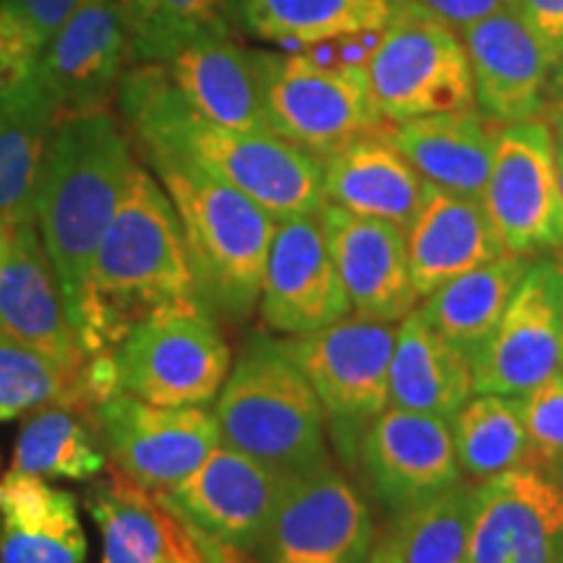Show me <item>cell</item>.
I'll return each mask as SVG.
<instances>
[{
	"label": "cell",
	"instance_id": "obj_1",
	"mask_svg": "<svg viewBox=\"0 0 563 563\" xmlns=\"http://www.w3.org/2000/svg\"><path fill=\"white\" fill-rule=\"evenodd\" d=\"M121 112L144 154H175L269 211L274 220L319 214L321 162L264 131L211 123L175 91L165 68L144 63L121 79Z\"/></svg>",
	"mask_w": 563,
	"mask_h": 563
},
{
	"label": "cell",
	"instance_id": "obj_2",
	"mask_svg": "<svg viewBox=\"0 0 563 563\" xmlns=\"http://www.w3.org/2000/svg\"><path fill=\"white\" fill-rule=\"evenodd\" d=\"M186 298H199V292L178 211L159 180L139 165L102 235L74 319L84 361L115 352L146 313Z\"/></svg>",
	"mask_w": 563,
	"mask_h": 563
},
{
	"label": "cell",
	"instance_id": "obj_3",
	"mask_svg": "<svg viewBox=\"0 0 563 563\" xmlns=\"http://www.w3.org/2000/svg\"><path fill=\"white\" fill-rule=\"evenodd\" d=\"M136 167L129 136L104 108L63 115L55 125L34 224L60 279L70 327L87 295L97 249Z\"/></svg>",
	"mask_w": 563,
	"mask_h": 563
},
{
	"label": "cell",
	"instance_id": "obj_4",
	"mask_svg": "<svg viewBox=\"0 0 563 563\" xmlns=\"http://www.w3.org/2000/svg\"><path fill=\"white\" fill-rule=\"evenodd\" d=\"M146 159L178 211L199 300L222 319L249 321L262 298L277 220L194 162L175 154Z\"/></svg>",
	"mask_w": 563,
	"mask_h": 563
},
{
	"label": "cell",
	"instance_id": "obj_5",
	"mask_svg": "<svg viewBox=\"0 0 563 563\" xmlns=\"http://www.w3.org/2000/svg\"><path fill=\"white\" fill-rule=\"evenodd\" d=\"M214 402L222 443L285 477L332 462L319 397L282 340L253 336Z\"/></svg>",
	"mask_w": 563,
	"mask_h": 563
},
{
	"label": "cell",
	"instance_id": "obj_6",
	"mask_svg": "<svg viewBox=\"0 0 563 563\" xmlns=\"http://www.w3.org/2000/svg\"><path fill=\"white\" fill-rule=\"evenodd\" d=\"M112 355L121 391L165 407L214 402L232 368L214 313L199 298L154 308Z\"/></svg>",
	"mask_w": 563,
	"mask_h": 563
},
{
	"label": "cell",
	"instance_id": "obj_7",
	"mask_svg": "<svg viewBox=\"0 0 563 563\" xmlns=\"http://www.w3.org/2000/svg\"><path fill=\"white\" fill-rule=\"evenodd\" d=\"M266 123L316 159L384 129L365 66L327 68L295 53L251 51Z\"/></svg>",
	"mask_w": 563,
	"mask_h": 563
},
{
	"label": "cell",
	"instance_id": "obj_8",
	"mask_svg": "<svg viewBox=\"0 0 563 563\" xmlns=\"http://www.w3.org/2000/svg\"><path fill=\"white\" fill-rule=\"evenodd\" d=\"M365 74L384 123L475 108L473 70L460 32L399 0Z\"/></svg>",
	"mask_w": 563,
	"mask_h": 563
},
{
	"label": "cell",
	"instance_id": "obj_9",
	"mask_svg": "<svg viewBox=\"0 0 563 563\" xmlns=\"http://www.w3.org/2000/svg\"><path fill=\"white\" fill-rule=\"evenodd\" d=\"M399 323L361 316L282 340L319 397L336 449L355 456L365 428L389 407V368Z\"/></svg>",
	"mask_w": 563,
	"mask_h": 563
},
{
	"label": "cell",
	"instance_id": "obj_10",
	"mask_svg": "<svg viewBox=\"0 0 563 563\" xmlns=\"http://www.w3.org/2000/svg\"><path fill=\"white\" fill-rule=\"evenodd\" d=\"M483 207L509 253L527 258L563 253V196L551 125L540 118L501 125Z\"/></svg>",
	"mask_w": 563,
	"mask_h": 563
},
{
	"label": "cell",
	"instance_id": "obj_11",
	"mask_svg": "<svg viewBox=\"0 0 563 563\" xmlns=\"http://www.w3.org/2000/svg\"><path fill=\"white\" fill-rule=\"evenodd\" d=\"M91 418L118 473L152 493L186 481L222 443L220 420L207 407L152 405L118 391Z\"/></svg>",
	"mask_w": 563,
	"mask_h": 563
},
{
	"label": "cell",
	"instance_id": "obj_12",
	"mask_svg": "<svg viewBox=\"0 0 563 563\" xmlns=\"http://www.w3.org/2000/svg\"><path fill=\"white\" fill-rule=\"evenodd\" d=\"M376 527L361 490L334 462L287 477L258 563H365Z\"/></svg>",
	"mask_w": 563,
	"mask_h": 563
},
{
	"label": "cell",
	"instance_id": "obj_13",
	"mask_svg": "<svg viewBox=\"0 0 563 563\" xmlns=\"http://www.w3.org/2000/svg\"><path fill=\"white\" fill-rule=\"evenodd\" d=\"M561 279L555 258H534L501 321L470 357L475 394L522 397L563 368Z\"/></svg>",
	"mask_w": 563,
	"mask_h": 563
},
{
	"label": "cell",
	"instance_id": "obj_14",
	"mask_svg": "<svg viewBox=\"0 0 563 563\" xmlns=\"http://www.w3.org/2000/svg\"><path fill=\"white\" fill-rule=\"evenodd\" d=\"M287 477L220 443L196 473L157 493L183 525L238 551H256L277 509Z\"/></svg>",
	"mask_w": 563,
	"mask_h": 563
},
{
	"label": "cell",
	"instance_id": "obj_15",
	"mask_svg": "<svg viewBox=\"0 0 563 563\" xmlns=\"http://www.w3.org/2000/svg\"><path fill=\"white\" fill-rule=\"evenodd\" d=\"M258 313L287 336L319 332L352 316L319 214L279 220L264 266Z\"/></svg>",
	"mask_w": 563,
	"mask_h": 563
},
{
	"label": "cell",
	"instance_id": "obj_16",
	"mask_svg": "<svg viewBox=\"0 0 563 563\" xmlns=\"http://www.w3.org/2000/svg\"><path fill=\"white\" fill-rule=\"evenodd\" d=\"M357 456L378 501L397 517L462 483L452 428L433 415L386 407L365 428Z\"/></svg>",
	"mask_w": 563,
	"mask_h": 563
},
{
	"label": "cell",
	"instance_id": "obj_17",
	"mask_svg": "<svg viewBox=\"0 0 563 563\" xmlns=\"http://www.w3.org/2000/svg\"><path fill=\"white\" fill-rule=\"evenodd\" d=\"M563 551V490L517 467L475 485L470 563H555Z\"/></svg>",
	"mask_w": 563,
	"mask_h": 563
},
{
	"label": "cell",
	"instance_id": "obj_18",
	"mask_svg": "<svg viewBox=\"0 0 563 563\" xmlns=\"http://www.w3.org/2000/svg\"><path fill=\"white\" fill-rule=\"evenodd\" d=\"M319 220L352 302V316L399 323L418 306L407 230L323 203Z\"/></svg>",
	"mask_w": 563,
	"mask_h": 563
},
{
	"label": "cell",
	"instance_id": "obj_19",
	"mask_svg": "<svg viewBox=\"0 0 563 563\" xmlns=\"http://www.w3.org/2000/svg\"><path fill=\"white\" fill-rule=\"evenodd\" d=\"M0 334L45 352L70 376L84 368L60 279L34 222L13 224L0 256Z\"/></svg>",
	"mask_w": 563,
	"mask_h": 563
},
{
	"label": "cell",
	"instance_id": "obj_20",
	"mask_svg": "<svg viewBox=\"0 0 563 563\" xmlns=\"http://www.w3.org/2000/svg\"><path fill=\"white\" fill-rule=\"evenodd\" d=\"M460 37L473 70L477 110L498 125L538 118L555 66L517 9L493 13Z\"/></svg>",
	"mask_w": 563,
	"mask_h": 563
},
{
	"label": "cell",
	"instance_id": "obj_21",
	"mask_svg": "<svg viewBox=\"0 0 563 563\" xmlns=\"http://www.w3.org/2000/svg\"><path fill=\"white\" fill-rule=\"evenodd\" d=\"M129 26L121 0H81L40 53V79L63 115L100 110L121 84Z\"/></svg>",
	"mask_w": 563,
	"mask_h": 563
},
{
	"label": "cell",
	"instance_id": "obj_22",
	"mask_svg": "<svg viewBox=\"0 0 563 563\" xmlns=\"http://www.w3.org/2000/svg\"><path fill=\"white\" fill-rule=\"evenodd\" d=\"M407 251L418 298L509 253L483 201L446 194L431 183H426L418 214L407 228Z\"/></svg>",
	"mask_w": 563,
	"mask_h": 563
},
{
	"label": "cell",
	"instance_id": "obj_23",
	"mask_svg": "<svg viewBox=\"0 0 563 563\" xmlns=\"http://www.w3.org/2000/svg\"><path fill=\"white\" fill-rule=\"evenodd\" d=\"M102 540V563H203L199 545L157 493L123 473L91 481L84 496Z\"/></svg>",
	"mask_w": 563,
	"mask_h": 563
},
{
	"label": "cell",
	"instance_id": "obj_24",
	"mask_svg": "<svg viewBox=\"0 0 563 563\" xmlns=\"http://www.w3.org/2000/svg\"><path fill=\"white\" fill-rule=\"evenodd\" d=\"M386 139L418 175L441 191L483 201L501 125L477 108L386 123Z\"/></svg>",
	"mask_w": 563,
	"mask_h": 563
},
{
	"label": "cell",
	"instance_id": "obj_25",
	"mask_svg": "<svg viewBox=\"0 0 563 563\" xmlns=\"http://www.w3.org/2000/svg\"><path fill=\"white\" fill-rule=\"evenodd\" d=\"M175 91L211 123L238 131H269L251 51L230 30L199 34L162 63Z\"/></svg>",
	"mask_w": 563,
	"mask_h": 563
},
{
	"label": "cell",
	"instance_id": "obj_26",
	"mask_svg": "<svg viewBox=\"0 0 563 563\" xmlns=\"http://www.w3.org/2000/svg\"><path fill=\"white\" fill-rule=\"evenodd\" d=\"M321 186L327 203L402 230L410 228L426 191V180L386 139L384 129L323 157Z\"/></svg>",
	"mask_w": 563,
	"mask_h": 563
},
{
	"label": "cell",
	"instance_id": "obj_27",
	"mask_svg": "<svg viewBox=\"0 0 563 563\" xmlns=\"http://www.w3.org/2000/svg\"><path fill=\"white\" fill-rule=\"evenodd\" d=\"M79 501L42 477L9 470L0 477V563H84Z\"/></svg>",
	"mask_w": 563,
	"mask_h": 563
},
{
	"label": "cell",
	"instance_id": "obj_28",
	"mask_svg": "<svg viewBox=\"0 0 563 563\" xmlns=\"http://www.w3.org/2000/svg\"><path fill=\"white\" fill-rule=\"evenodd\" d=\"M473 394L467 355L435 332L420 308H415L397 329L389 368V407L452 422Z\"/></svg>",
	"mask_w": 563,
	"mask_h": 563
},
{
	"label": "cell",
	"instance_id": "obj_29",
	"mask_svg": "<svg viewBox=\"0 0 563 563\" xmlns=\"http://www.w3.org/2000/svg\"><path fill=\"white\" fill-rule=\"evenodd\" d=\"M532 262L534 258L504 253L422 298L420 311L435 332L446 336L470 361L501 321Z\"/></svg>",
	"mask_w": 563,
	"mask_h": 563
},
{
	"label": "cell",
	"instance_id": "obj_30",
	"mask_svg": "<svg viewBox=\"0 0 563 563\" xmlns=\"http://www.w3.org/2000/svg\"><path fill=\"white\" fill-rule=\"evenodd\" d=\"M394 0H228V21L285 53L340 34L384 30Z\"/></svg>",
	"mask_w": 563,
	"mask_h": 563
},
{
	"label": "cell",
	"instance_id": "obj_31",
	"mask_svg": "<svg viewBox=\"0 0 563 563\" xmlns=\"http://www.w3.org/2000/svg\"><path fill=\"white\" fill-rule=\"evenodd\" d=\"M108 462L95 418L74 405H51L26 415L11 454V470L42 481H95Z\"/></svg>",
	"mask_w": 563,
	"mask_h": 563
},
{
	"label": "cell",
	"instance_id": "obj_32",
	"mask_svg": "<svg viewBox=\"0 0 563 563\" xmlns=\"http://www.w3.org/2000/svg\"><path fill=\"white\" fill-rule=\"evenodd\" d=\"M63 112L45 84L0 112V220L34 222L42 167Z\"/></svg>",
	"mask_w": 563,
	"mask_h": 563
},
{
	"label": "cell",
	"instance_id": "obj_33",
	"mask_svg": "<svg viewBox=\"0 0 563 563\" xmlns=\"http://www.w3.org/2000/svg\"><path fill=\"white\" fill-rule=\"evenodd\" d=\"M449 428L462 475L473 483L530 467V443L517 397L473 394Z\"/></svg>",
	"mask_w": 563,
	"mask_h": 563
},
{
	"label": "cell",
	"instance_id": "obj_34",
	"mask_svg": "<svg viewBox=\"0 0 563 563\" xmlns=\"http://www.w3.org/2000/svg\"><path fill=\"white\" fill-rule=\"evenodd\" d=\"M133 60L162 66L199 34L230 30L228 0H121Z\"/></svg>",
	"mask_w": 563,
	"mask_h": 563
},
{
	"label": "cell",
	"instance_id": "obj_35",
	"mask_svg": "<svg viewBox=\"0 0 563 563\" xmlns=\"http://www.w3.org/2000/svg\"><path fill=\"white\" fill-rule=\"evenodd\" d=\"M473 498L475 488L456 483L454 488L399 514L394 534L405 563H470Z\"/></svg>",
	"mask_w": 563,
	"mask_h": 563
},
{
	"label": "cell",
	"instance_id": "obj_36",
	"mask_svg": "<svg viewBox=\"0 0 563 563\" xmlns=\"http://www.w3.org/2000/svg\"><path fill=\"white\" fill-rule=\"evenodd\" d=\"M51 405L87 410L79 376H70L45 352L0 334V422L26 418Z\"/></svg>",
	"mask_w": 563,
	"mask_h": 563
},
{
	"label": "cell",
	"instance_id": "obj_37",
	"mask_svg": "<svg viewBox=\"0 0 563 563\" xmlns=\"http://www.w3.org/2000/svg\"><path fill=\"white\" fill-rule=\"evenodd\" d=\"M517 402L530 443V467L548 473L563 460V368L517 397Z\"/></svg>",
	"mask_w": 563,
	"mask_h": 563
},
{
	"label": "cell",
	"instance_id": "obj_38",
	"mask_svg": "<svg viewBox=\"0 0 563 563\" xmlns=\"http://www.w3.org/2000/svg\"><path fill=\"white\" fill-rule=\"evenodd\" d=\"M40 84V47L0 0V112L24 100Z\"/></svg>",
	"mask_w": 563,
	"mask_h": 563
},
{
	"label": "cell",
	"instance_id": "obj_39",
	"mask_svg": "<svg viewBox=\"0 0 563 563\" xmlns=\"http://www.w3.org/2000/svg\"><path fill=\"white\" fill-rule=\"evenodd\" d=\"M384 30H368V32H352L340 34V37H329L319 42H308L300 45L295 55H302L311 63L327 68H350V66H365L373 51L382 42Z\"/></svg>",
	"mask_w": 563,
	"mask_h": 563
},
{
	"label": "cell",
	"instance_id": "obj_40",
	"mask_svg": "<svg viewBox=\"0 0 563 563\" xmlns=\"http://www.w3.org/2000/svg\"><path fill=\"white\" fill-rule=\"evenodd\" d=\"M3 3L24 24L42 53V47L55 37L70 13L79 9L81 0H3Z\"/></svg>",
	"mask_w": 563,
	"mask_h": 563
},
{
	"label": "cell",
	"instance_id": "obj_41",
	"mask_svg": "<svg viewBox=\"0 0 563 563\" xmlns=\"http://www.w3.org/2000/svg\"><path fill=\"white\" fill-rule=\"evenodd\" d=\"M399 3L412 5L428 16L443 21L452 30L462 32L467 26L477 24V21L493 16V13H501L514 9L517 0H399Z\"/></svg>",
	"mask_w": 563,
	"mask_h": 563
},
{
	"label": "cell",
	"instance_id": "obj_42",
	"mask_svg": "<svg viewBox=\"0 0 563 563\" xmlns=\"http://www.w3.org/2000/svg\"><path fill=\"white\" fill-rule=\"evenodd\" d=\"M514 9L559 68L563 63V0H517Z\"/></svg>",
	"mask_w": 563,
	"mask_h": 563
},
{
	"label": "cell",
	"instance_id": "obj_43",
	"mask_svg": "<svg viewBox=\"0 0 563 563\" xmlns=\"http://www.w3.org/2000/svg\"><path fill=\"white\" fill-rule=\"evenodd\" d=\"M188 532H191L196 545H199L203 563H253V561H249L245 551H238V548H232V545L217 543V540H211V538H207V534L191 530V527H188Z\"/></svg>",
	"mask_w": 563,
	"mask_h": 563
},
{
	"label": "cell",
	"instance_id": "obj_44",
	"mask_svg": "<svg viewBox=\"0 0 563 563\" xmlns=\"http://www.w3.org/2000/svg\"><path fill=\"white\" fill-rule=\"evenodd\" d=\"M365 563H405L402 548H399V540L394 530H389L382 538H376V543L371 548V555Z\"/></svg>",
	"mask_w": 563,
	"mask_h": 563
},
{
	"label": "cell",
	"instance_id": "obj_45",
	"mask_svg": "<svg viewBox=\"0 0 563 563\" xmlns=\"http://www.w3.org/2000/svg\"><path fill=\"white\" fill-rule=\"evenodd\" d=\"M551 131H553V141H555V154H559V157H563V102H559L553 108Z\"/></svg>",
	"mask_w": 563,
	"mask_h": 563
},
{
	"label": "cell",
	"instance_id": "obj_46",
	"mask_svg": "<svg viewBox=\"0 0 563 563\" xmlns=\"http://www.w3.org/2000/svg\"><path fill=\"white\" fill-rule=\"evenodd\" d=\"M11 230H13V224H9V222H3V220H0V256H3L5 245H9Z\"/></svg>",
	"mask_w": 563,
	"mask_h": 563
},
{
	"label": "cell",
	"instance_id": "obj_47",
	"mask_svg": "<svg viewBox=\"0 0 563 563\" xmlns=\"http://www.w3.org/2000/svg\"><path fill=\"white\" fill-rule=\"evenodd\" d=\"M545 475H551L553 477V483L555 485H559V488L563 490V460L561 462H555L553 464V467L551 470H548V473Z\"/></svg>",
	"mask_w": 563,
	"mask_h": 563
},
{
	"label": "cell",
	"instance_id": "obj_48",
	"mask_svg": "<svg viewBox=\"0 0 563 563\" xmlns=\"http://www.w3.org/2000/svg\"><path fill=\"white\" fill-rule=\"evenodd\" d=\"M555 89H559V102H563V63L555 68Z\"/></svg>",
	"mask_w": 563,
	"mask_h": 563
},
{
	"label": "cell",
	"instance_id": "obj_49",
	"mask_svg": "<svg viewBox=\"0 0 563 563\" xmlns=\"http://www.w3.org/2000/svg\"><path fill=\"white\" fill-rule=\"evenodd\" d=\"M559 183H561V196H563V157H559Z\"/></svg>",
	"mask_w": 563,
	"mask_h": 563
},
{
	"label": "cell",
	"instance_id": "obj_50",
	"mask_svg": "<svg viewBox=\"0 0 563 563\" xmlns=\"http://www.w3.org/2000/svg\"><path fill=\"white\" fill-rule=\"evenodd\" d=\"M563 269V266H561ZM561 334H563V279H561Z\"/></svg>",
	"mask_w": 563,
	"mask_h": 563
},
{
	"label": "cell",
	"instance_id": "obj_51",
	"mask_svg": "<svg viewBox=\"0 0 563 563\" xmlns=\"http://www.w3.org/2000/svg\"><path fill=\"white\" fill-rule=\"evenodd\" d=\"M553 258H555V256H553ZM555 262H559V264L563 266V253H559V258H555Z\"/></svg>",
	"mask_w": 563,
	"mask_h": 563
},
{
	"label": "cell",
	"instance_id": "obj_52",
	"mask_svg": "<svg viewBox=\"0 0 563 563\" xmlns=\"http://www.w3.org/2000/svg\"><path fill=\"white\" fill-rule=\"evenodd\" d=\"M555 563H563V551H561V555H559V559H555Z\"/></svg>",
	"mask_w": 563,
	"mask_h": 563
}]
</instances>
